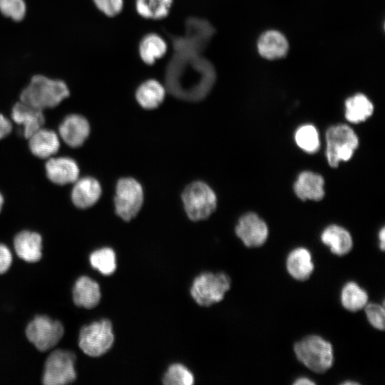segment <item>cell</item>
Returning a JSON list of instances; mask_svg holds the SVG:
<instances>
[{"label":"cell","instance_id":"cell-1","mask_svg":"<svg viewBox=\"0 0 385 385\" xmlns=\"http://www.w3.org/2000/svg\"><path fill=\"white\" fill-rule=\"evenodd\" d=\"M216 75L212 64L196 51H174L168 64L165 82L175 97L190 101L204 98L212 89Z\"/></svg>","mask_w":385,"mask_h":385},{"label":"cell","instance_id":"cell-2","mask_svg":"<svg viewBox=\"0 0 385 385\" xmlns=\"http://www.w3.org/2000/svg\"><path fill=\"white\" fill-rule=\"evenodd\" d=\"M69 95L68 87L64 81L37 74L21 91L20 101L42 111L56 107Z\"/></svg>","mask_w":385,"mask_h":385},{"label":"cell","instance_id":"cell-3","mask_svg":"<svg viewBox=\"0 0 385 385\" xmlns=\"http://www.w3.org/2000/svg\"><path fill=\"white\" fill-rule=\"evenodd\" d=\"M294 350L298 360L314 372H325L333 365L332 345L318 335L303 338L294 344Z\"/></svg>","mask_w":385,"mask_h":385},{"label":"cell","instance_id":"cell-4","mask_svg":"<svg viewBox=\"0 0 385 385\" xmlns=\"http://www.w3.org/2000/svg\"><path fill=\"white\" fill-rule=\"evenodd\" d=\"M326 157L329 165L337 168L341 161H347L359 145L358 137L347 125L329 127L326 132Z\"/></svg>","mask_w":385,"mask_h":385},{"label":"cell","instance_id":"cell-5","mask_svg":"<svg viewBox=\"0 0 385 385\" xmlns=\"http://www.w3.org/2000/svg\"><path fill=\"white\" fill-rule=\"evenodd\" d=\"M185 210L193 221L207 218L215 210L217 197L209 185L201 181L188 185L182 194Z\"/></svg>","mask_w":385,"mask_h":385},{"label":"cell","instance_id":"cell-6","mask_svg":"<svg viewBox=\"0 0 385 385\" xmlns=\"http://www.w3.org/2000/svg\"><path fill=\"white\" fill-rule=\"evenodd\" d=\"M230 283V278L225 273H202L194 279L190 294L199 305L209 307L222 300Z\"/></svg>","mask_w":385,"mask_h":385},{"label":"cell","instance_id":"cell-7","mask_svg":"<svg viewBox=\"0 0 385 385\" xmlns=\"http://www.w3.org/2000/svg\"><path fill=\"white\" fill-rule=\"evenodd\" d=\"M113 342L112 324L106 319L82 327L79 333V347L90 356L104 354L111 348Z\"/></svg>","mask_w":385,"mask_h":385},{"label":"cell","instance_id":"cell-8","mask_svg":"<svg viewBox=\"0 0 385 385\" xmlns=\"http://www.w3.org/2000/svg\"><path fill=\"white\" fill-rule=\"evenodd\" d=\"M75 361L73 352L63 349L53 351L46 359L43 383L46 385H62L73 381L76 378Z\"/></svg>","mask_w":385,"mask_h":385},{"label":"cell","instance_id":"cell-9","mask_svg":"<svg viewBox=\"0 0 385 385\" xmlns=\"http://www.w3.org/2000/svg\"><path fill=\"white\" fill-rule=\"evenodd\" d=\"M143 202V190L136 180L123 178L118 181L114 204L115 212L121 219H133L140 211Z\"/></svg>","mask_w":385,"mask_h":385},{"label":"cell","instance_id":"cell-10","mask_svg":"<svg viewBox=\"0 0 385 385\" xmlns=\"http://www.w3.org/2000/svg\"><path fill=\"white\" fill-rule=\"evenodd\" d=\"M63 333V326L59 321L44 315L36 316L26 329L28 339L41 351L53 348Z\"/></svg>","mask_w":385,"mask_h":385},{"label":"cell","instance_id":"cell-11","mask_svg":"<svg viewBox=\"0 0 385 385\" xmlns=\"http://www.w3.org/2000/svg\"><path fill=\"white\" fill-rule=\"evenodd\" d=\"M213 34L214 28L207 20L190 18L186 21L184 35L172 38L173 50H192L202 53Z\"/></svg>","mask_w":385,"mask_h":385},{"label":"cell","instance_id":"cell-12","mask_svg":"<svg viewBox=\"0 0 385 385\" xmlns=\"http://www.w3.org/2000/svg\"><path fill=\"white\" fill-rule=\"evenodd\" d=\"M268 232L265 222L254 212L242 215L235 227L237 236L248 247L262 245L267 239Z\"/></svg>","mask_w":385,"mask_h":385},{"label":"cell","instance_id":"cell-13","mask_svg":"<svg viewBox=\"0 0 385 385\" xmlns=\"http://www.w3.org/2000/svg\"><path fill=\"white\" fill-rule=\"evenodd\" d=\"M58 132L68 145L77 148L83 145L90 133L89 123L81 115L70 114L60 124Z\"/></svg>","mask_w":385,"mask_h":385},{"label":"cell","instance_id":"cell-14","mask_svg":"<svg viewBox=\"0 0 385 385\" xmlns=\"http://www.w3.org/2000/svg\"><path fill=\"white\" fill-rule=\"evenodd\" d=\"M45 168L48 178L57 185L74 183L78 178V166L71 158L51 157L47 160Z\"/></svg>","mask_w":385,"mask_h":385},{"label":"cell","instance_id":"cell-15","mask_svg":"<svg viewBox=\"0 0 385 385\" xmlns=\"http://www.w3.org/2000/svg\"><path fill=\"white\" fill-rule=\"evenodd\" d=\"M11 118L17 124L23 125V134L26 138H29L42 128L45 120L41 110L21 101L13 106Z\"/></svg>","mask_w":385,"mask_h":385},{"label":"cell","instance_id":"cell-16","mask_svg":"<svg viewBox=\"0 0 385 385\" xmlns=\"http://www.w3.org/2000/svg\"><path fill=\"white\" fill-rule=\"evenodd\" d=\"M74 183L71 200L77 207L81 209L90 207L99 200L101 187L95 178L91 177L78 178Z\"/></svg>","mask_w":385,"mask_h":385},{"label":"cell","instance_id":"cell-17","mask_svg":"<svg viewBox=\"0 0 385 385\" xmlns=\"http://www.w3.org/2000/svg\"><path fill=\"white\" fill-rule=\"evenodd\" d=\"M324 179L311 171L301 173L294 185L296 195L302 200H321L324 196Z\"/></svg>","mask_w":385,"mask_h":385},{"label":"cell","instance_id":"cell-18","mask_svg":"<svg viewBox=\"0 0 385 385\" xmlns=\"http://www.w3.org/2000/svg\"><path fill=\"white\" fill-rule=\"evenodd\" d=\"M14 245L18 256L26 262H37L42 256V239L37 232L27 230L19 232L14 238Z\"/></svg>","mask_w":385,"mask_h":385},{"label":"cell","instance_id":"cell-19","mask_svg":"<svg viewBox=\"0 0 385 385\" xmlns=\"http://www.w3.org/2000/svg\"><path fill=\"white\" fill-rule=\"evenodd\" d=\"M257 50L260 56L269 60L283 58L289 50L285 36L277 31H267L259 38Z\"/></svg>","mask_w":385,"mask_h":385},{"label":"cell","instance_id":"cell-20","mask_svg":"<svg viewBox=\"0 0 385 385\" xmlns=\"http://www.w3.org/2000/svg\"><path fill=\"white\" fill-rule=\"evenodd\" d=\"M29 146L31 153L40 158H49L56 153L60 148L57 134L51 130L41 128L29 138Z\"/></svg>","mask_w":385,"mask_h":385},{"label":"cell","instance_id":"cell-21","mask_svg":"<svg viewBox=\"0 0 385 385\" xmlns=\"http://www.w3.org/2000/svg\"><path fill=\"white\" fill-rule=\"evenodd\" d=\"M288 273L299 281L307 279L314 268L310 252L304 247H297L291 251L286 260Z\"/></svg>","mask_w":385,"mask_h":385},{"label":"cell","instance_id":"cell-22","mask_svg":"<svg viewBox=\"0 0 385 385\" xmlns=\"http://www.w3.org/2000/svg\"><path fill=\"white\" fill-rule=\"evenodd\" d=\"M99 284L86 276L79 277L73 289V299L76 305L92 309L98 305L101 299Z\"/></svg>","mask_w":385,"mask_h":385},{"label":"cell","instance_id":"cell-23","mask_svg":"<svg viewBox=\"0 0 385 385\" xmlns=\"http://www.w3.org/2000/svg\"><path fill=\"white\" fill-rule=\"evenodd\" d=\"M321 240L329 247L333 254L338 256L346 255L353 246L350 233L344 227L337 225L327 227L322 232Z\"/></svg>","mask_w":385,"mask_h":385},{"label":"cell","instance_id":"cell-24","mask_svg":"<svg viewBox=\"0 0 385 385\" xmlns=\"http://www.w3.org/2000/svg\"><path fill=\"white\" fill-rule=\"evenodd\" d=\"M165 88L158 81L149 79L142 83L135 92L138 103L145 109L157 108L164 100Z\"/></svg>","mask_w":385,"mask_h":385},{"label":"cell","instance_id":"cell-25","mask_svg":"<svg viewBox=\"0 0 385 385\" xmlns=\"http://www.w3.org/2000/svg\"><path fill=\"white\" fill-rule=\"evenodd\" d=\"M167 48V43L160 36L150 33L140 40L139 54L145 63L153 65L166 53Z\"/></svg>","mask_w":385,"mask_h":385},{"label":"cell","instance_id":"cell-26","mask_svg":"<svg viewBox=\"0 0 385 385\" xmlns=\"http://www.w3.org/2000/svg\"><path fill=\"white\" fill-rule=\"evenodd\" d=\"M373 111L372 103L362 93H357L345 102V117L353 123L364 121L372 115Z\"/></svg>","mask_w":385,"mask_h":385},{"label":"cell","instance_id":"cell-27","mask_svg":"<svg viewBox=\"0 0 385 385\" xmlns=\"http://www.w3.org/2000/svg\"><path fill=\"white\" fill-rule=\"evenodd\" d=\"M368 298L367 292L354 282L346 283L341 292L342 304L350 312H357L364 308Z\"/></svg>","mask_w":385,"mask_h":385},{"label":"cell","instance_id":"cell-28","mask_svg":"<svg viewBox=\"0 0 385 385\" xmlns=\"http://www.w3.org/2000/svg\"><path fill=\"white\" fill-rule=\"evenodd\" d=\"M173 0H135L138 14L147 19L159 20L166 17Z\"/></svg>","mask_w":385,"mask_h":385},{"label":"cell","instance_id":"cell-29","mask_svg":"<svg viewBox=\"0 0 385 385\" xmlns=\"http://www.w3.org/2000/svg\"><path fill=\"white\" fill-rule=\"evenodd\" d=\"M90 263L103 275H111L116 270L115 253L109 247L97 250L90 255Z\"/></svg>","mask_w":385,"mask_h":385},{"label":"cell","instance_id":"cell-30","mask_svg":"<svg viewBox=\"0 0 385 385\" xmlns=\"http://www.w3.org/2000/svg\"><path fill=\"white\" fill-rule=\"evenodd\" d=\"M294 138L297 145L307 153H313L319 150V133L312 125L300 126L295 133Z\"/></svg>","mask_w":385,"mask_h":385},{"label":"cell","instance_id":"cell-31","mask_svg":"<svg viewBox=\"0 0 385 385\" xmlns=\"http://www.w3.org/2000/svg\"><path fill=\"white\" fill-rule=\"evenodd\" d=\"M163 383L166 385H191L194 377L191 371L181 364L170 365L163 378Z\"/></svg>","mask_w":385,"mask_h":385},{"label":"cell","instance_id":"cell-32","mask_svg":"<svg viewBox=\"0 0 385 385\" xmlns=\"http://www.w3.org/2000/svg\"><path fill=\"white\" fill-rule=\"evenodd\" d=\"M24 0H0V12L14 21L23 20L26 14Z\"/></svg>","mask_w":385,"mask_h":385},{"label":"cell","instance_id":"cell-33","mask_svg":"<svg viewBox=\"0 0 385 385\" xmlns=\"http://www.w3.org/2000/svg\"><path fill=\"white\" fill-rule=\"evenodd\" d=\"M364 311L369 324L375 329L384 330L385 327L384 307L376 303H367Z\"/></svg>","mask_w":385,"mask_h":385},{"label":"cell","instance_id":"cell-34","mask_svg":"<svg viewBox=\"0 0 385 385\" xmlns=\"http://www.w3.org/2000/svg\"><path fill=\"white\" fill-rule=\"evenodd\" d=\"M96 6L105 15L112 17L120 13L123 0H93Z\"/></svg>","mask_w":385,"mask_h":385},{"label":"cell","instance_id":"cell-35","mask_svg":"<svg viewBox=\"0 0 385 385\" xmlns=\"http://www.w3.org/2000/svg\"><path fill=\"white\" fill-rule=\"evenodd\" d=\"M12 261V256L9 249L4 245L0 244V274L6 272Z\"/></svg>","mask_w":385,"mask_h":385},{"label":"cell","instance_id":"cell-36","mask_svg":"<svg viewBox=\"0 0 385 385\" xmlns=\"http://www.w3.org/2000/svg\"><path fill=\"white\" fill-rule=\"evenodd\" d=\"M12 130L11 122L0 113V139L7 136Z\"/></svg>","mask_w":385,"mask_h":385},{"label":"cell","instance_id":"cell-37","mask_svg":"<svg viewBox=\"0 0 385 385\" xmlns=\"http://www.w3.org/2000/svg\"><path fill=\"white\" fill-rule=\"evenodd\" d=\"M293 384L295 385H313L315 384V382L312 381L307 377H299L294 381Z\"/></svg>","mask_w":385,"mask_h":385},{"label":"cell","instance_id":"cell-38","mask_svg":"<svg viewBox=\"0 0 385 385\" xmlns=\"http://www.w3.org/2000/svg\"><path fill=\"white\" fill-rule=\"evenodd\" d=\"M379 247L381 250H384L385 247V229L383 227L379 232Z\"/></svg>","mask_w":385,"mask_h":385},{"label":"cell","instance_id":"cell-39","mask_svg":"<svg viewBox=\"0 0 385 385\" xmlns=\"http://www.w3.org/2000/svg\"><path fill=\"white\" fill-rule=\"evenodd\" d=\"M3 203H4V197L1 195V193L0 192V212L1 210Z\"/></svg>","mask_w":385,"mask_h":385},{"label":"cell","instance_id":"cell-40","mask_svg":"<svg viewBox=\"0 0 385 385\" xmlns=\"http://www.w3.org/2000/svg\"><path fill=\"white\" fill-rule=\"evenodd\" d=\"M342 384H344V385H346V384H358V383L356 382V381H348L343 382Z\"/></svg>","mask_w":385,"mask_h":385}]
</instances>
